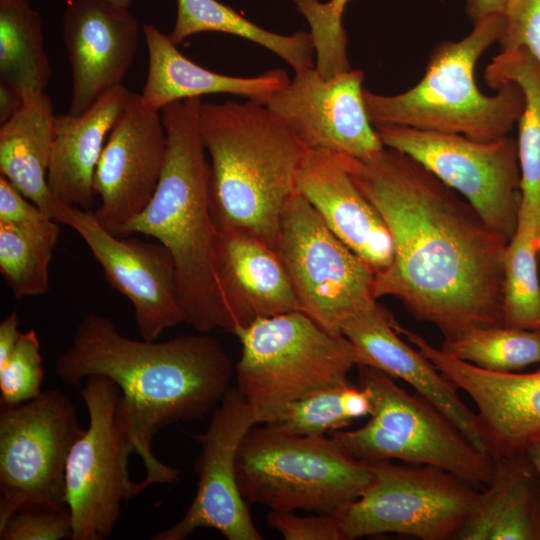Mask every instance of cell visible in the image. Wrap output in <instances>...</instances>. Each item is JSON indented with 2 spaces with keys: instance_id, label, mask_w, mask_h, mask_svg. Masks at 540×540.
Wrapping results in <instances>:
<instances>
[{
  "instance_id": "cell-1",
  "label": "cell",
  "mask_w": 540,
  "mask_h": 540,
  "mask_svg": "<svg viewBox=\"0 0 540 540\" xmlns=\"http://www.w3.org/2000/svg\"><path fill=\"white\" fill-rule=\"evenodd\" d=\"M336 155L393 241V262L376 275L375 298L399 299L444 339L472 327L504 326L509 240L408 154L384 147L370 160Z\"/></svg>"
},
{
  "instance_id": "cell-2",
  "label": "cell",
  "mask_w": 540,
  "mask_h": 540,
  "mask_svg": "<svg viewBox=\"0 0 540 540\" xmlns=\"http://www.w3.org/2000/svg\"><path fill=\"white\" fill-rule=\"evenodd\" d=\"M55 372L69 386L101 375L119 387L121 414L145 468L142 491L181 478L180 470L153 453L154 437L171 424L207 416L233 387L230 357L212 336L199 332L162 342L135 340L99 314L80 321L56 359Z\"/></svg>"
},
{
  "instance_id": "cell-3",
  "label": "cell",
  "mask_w": 540,
  "mask_h": 540,
  "mask_svg": "<svg viewBox=\"0 0 540 540\" xmlns=\"http://www.w3.org/2000/svg\"><path fill=\"white\" fill-rule=\"evenodd\" d=\"M201 98L161 109L167 154L155 193L118 236L155 238L176 266L184 322L207 333L223 325L217 277L215 227L210 203V165L200 132Z\"/></svg>"
},
{
  "instance_id": "cell-4",
  "label": "cell",
  "mask_w": 540,
  "mask_h": 540,
  "mask_svg": "<svg viewBox=\"0 0 540 540\" xmlns=\"http://www.w3.org/2000/svg\"><path fill=\"white\" fill-rule=\"evenodd\" d=\"M199 120L216 229L248 232L277 250L282 213L307 149L279 116L252 100L202 102Z\"/></svg>"
},
{
  "instance_id": "cell-5",
  "label": "cell",
  "mask_w": 540,
  "mask_h": 540,
  "mask_svg": "<svg viewBox=\"0 0 540 540\" xmlns=\"http://www.w3.org/2000/svg\"><path fill=\"white\" fill-rule=\"evenodd\" d=\"M503 27V14L489 16L462 39L437 44L422 79L402 93L381 95L364 89L373 126H406L484 142L507 136L524 110L522 89L504 82L494 88V95H485L474 78L476 62L499 42Z\"/></svg>"
},
{
  "instance_id": "cell-6",
  "label": "cell",
  "mask_w": 540,
  "mask_h": 540,
  "mask_svg": "<svg viewBox=\"0 0 540 540\" xmlns=\"http://www.w3.org/2000/svg\"><path fill=\"white\" fill-rule=\"evenodd\" d=\"M240 341L236 389L257 424H270L291 403L350 382L357 366L352 343L302 311L259 319L232 332Z\"/></svg>"
},
{
  "instance_id": "cell-7",
  "label": "cell",
  "mask_w": 540,
  "mask_h": 540,
  "mask_svg": "<svg viewBox=\"0 0 540 540\" xmlns=\"http://www.w3.org/2000/svg\"><path fill=\"white\" fill-rule=\"evenodd\" d=\"M262 425L248 431L236 458L238 486L248 503L272 511L338 514L371 482V464L332 435H290Z\"/></svg>"
},
{
  "instance_id": "cell-8",
  "label": "cell",
  "mask_w": 540,
  "mask_h": 540,
  "mask_svg": "<svg viewBox=\"0 0 540 540\" xmlns=\"http://www.w3.org/2000/svg\"><path fill=\"white\" fill-rule=\"evenodd\" d=\"M358 385L372 401L365 425L332 436L353 456L372 463L398 460L449 471L477 488L493 475V458L478 449L420 394H409L384 372L357 365Z\"/></svg>"
},
{
  "instance_id": "cell-9",
  "label": "cell",
  "mask_w": 540,
  "mask_h": 540,
  "mask_svg": "<svg viewBox=\"0 0 540 540\" xmlns=\"http://www.w3.org/2000/svg\"><path fill=\"white\" fill-rule=\"evenodd\" d=\"M77 409L56 389L0 409V528L16 512L67 510L65 471L83 434Z\"/></svg>"
},
{
  "instance_id": "cell-10",
  "label": "cell",
  "mask_w": 540,
  "mask_h": 540,
  "mask_svg": "<svg viewBox=\"0 0 540 540\" xmlns=\"http://www.w3.org/2000/svg\"><path fill=\"white\" fill-rule=\"evenodd\" d=\"M80 395L89 423L67 459L66 504L72 540H104L119 520L121 504L142 489L128 471V457L135 452L120 410L119 387L93 375L85 379Z\"/></svg>"
},
{
  "instance_id": "cell-11",
  "label": "cell",
  "mask_w": 540,
  "mask_h": 540,
  "mask_svg": "<svg viewBox=\"0 0 540 540\" xmlns=\"http://www.w3.org/2000/svg\"><path fill=\"white\" fill-rule=\"evenodd\" d=\"M372 479L338 514L346 540L397 533L422 540L455 539L477 487L444 469L372 462Z\"/></svg>"
},
{
  "instance_id": "cell-12",
  "label": "cell",
  "mask_w": 540,
  "mask_h": 540,
  "mask_svg": "<svg viewBox=\"0 0 540 540\" xmlns=\"http://www.w3.org/2000/svg\"><path fill=\"white\" fill-rule=\"evenodd\" d=\"M277 252L301 311L332 334H341L346 319L376 301L375 272L296 191L282 213Z\"/></svg>"
},
{
  "instance_id": "cell-13",
  "label": "cell",
  "mask_w": 540,
  "mask_h": 540,
  "mask_svg": "<svg viewBox=\"0 0 540 540\" xmlns=\"http://www.w3.org/2000/svg\"><path fill=\"white\" fill-rule=\"evenodd\" d=\"M385 147L408 154L463 196L509 241L518 223L521 173L517 141H478L461 134L406 126L375 127Z\"/></svg>"
},
{
  "instance_id": "cell-14",
  "label": "cell",
  "mask_w": 540,
  "mask_h": 540,
  "mask_svg": "<svg viewBox=\"0 0 540 540\" xmlns=\"http://www.w3.org/2000/svg\"><path fill=\"white\" fill-rule=\"evenodd\" d=\"M257 421L241 393L232 387L213 411L204 433L193 434L201 451L195 461L197 489L183 517L152 540H184L212 528L228 540H261L236 475L239 446Z\"/></svg>"
},
{
  "instance_id": "cell-15",
  "label": "cell",
  "mask_w": 540,
  "mask_h": 540,
  "mask_svg": "<svg viewBox=\"0 0 540 540\" xmlns=\"http://www.w3.org/2000/svg\"><path fill=\"white\" fill-rule=\"evenodd\" d=\"M55 220L80 235L107 281L131 302L142 339L156 340L164 330L184 322L176 266L162 243L117 236L99 223L94 212L61 203Z\"/></svg>"
},
{
  "instance_id": "cell-16",
  "label": "cell",
  "mask_w": 540,
  "mask_h": 540,
  "mask_svg": "<svg viewBox=\"0 0 540 540\" xmlns=\"http://www.w3.org/2000/svg\"><path fill=\"white\" fill-rule=\"evenodd\" d=\"M363 71L350 69L331 78L315 68L295 73L266 106L294 132L307 150H323L360 160L376 157L384 145L364 102Z\"/></svg>"
},
{
  "instance_id": "cell-17",
  "label": "cell",
  "mask_w": 540,
  "mask_h": 540,
  "mask_svg": "<svg viewBox=\"0 0 540 540\" xmlns=\"http://www.w3.org/2000/svg\"><path fill=\"white\" fill-rule=\"evenodd\" d=\"M167 154L161 112L132 93L110 130L98 161L93 186L100 197L99 223L119 235L140 214L158 186Z\"/></svg>"
},
{
  "instance_id": "cell-18",
  "label": "cell",
  "mask_w": 540,
  "mask_h": 540,
  "mask_svg": "<svg viewBox=\"0 0 540 540\" xmlns=\"http://www.w3.org/2000/svg\"><path fill=\"white\" fill-rule=\"evenodd\" d=\"M396 330L474 401L492 457L524 452L540 436V367L527 373L485 370L447 354L399 324Z\"/></svg>"
},
{
  "instance_id": "cell-19",
  "label": "cell",
  "mask_w": 540,
  "mask_h": 540,
  "mask_svg": "<svg viewBox=\"0 0 540 540\" xmlns=\"http://www.w3.org/2000/svg\"><path fill=\"white\" fill-rule=\"evenodd\" d=\"M140 25L129 9L105 0H72L63 38L72 70L69 113L79 115L122 85L136 55Z\"/></svg>"
},
{
  "instance_id": "cell-20",
  "label": "cell",
  "mask_w": 540,
  "mask_h": 540,
  "mask_svg": "<svg viewBox=\"0 0 540 540\" xmlns=\"http://www.w3.org/2000/svg\"><path fill=\"white\" fill-rule=\"evenodd\" d=\"M395 324L392 315L375 301L346 319L341 334L354 346L357 365L373 367L405 381L449 418L478 449L487 452L476 413L463 402L451 381L399 337Z\"/></svg>"
},
{
  "instance_id": "cell-21",
  "label": "cell",
  "mask_w": 540,
  "mask_h": 540,
  "mask_svg": "<svg viewBox=\"0 0 540 540\" xmlns=\"http://www.w3.org/2000/svg\"><path fill=\"white\" fill-rule=\"evenodd\" d=\"M216 261L223 329L233 332L259 319L301 311L277 250L253 234L217 230Z\"/></svg>"
},
{
  "instance_id": "cell-22",
  "label": "cell",
  "mask_w": 540,
  "mask_h": 540,
  "mask_svg": "<svg viewBox=\"0 0 540 540\" xmlns=\"http://www.w3.org/2000/svg\"><path fill=\"white\" fill-rule=\"evenodd\" d=\"M295 190L375 275L391 266L394 247L390 232L336 154L307 150L296 172Z\"/></svg>"
},
{
  "instance_id": "cell-23",
  "label": "cell",
  "mask_w": 540,
  "mask_h": 540,
  "mask_svg": "<svg viewBox=\"0 0 540 540\" xmlns=\"http://www.w3.org/2000/svg\"><path fill=\"white\" fill-rule=\"evenodd\" d=\"M132 93L122 84L82 114H55L48 185L59 203L84 210L93 206V178L105 140Z\"/></svg>"
},
{
  "instance_id": "cell-24",
  "label": "cell",
  "mask_w": 540,
  "mask_h": 540,
  "mask_svg": "<svg viewBox=\"0 0 540 540\" xmlns=\"http://www.w3.org/2000/svg\"><path fill=\"white\" fill-rule=\"evenodd\" d=\"M148 52V71L140 94L144 104L157 111L175 101L208 94H233L266 104L290 78L283 69H271L254 77L219 74L186 58L156 26L142 28Z\"/></svg>"
},
{
  "instance_id": "cell-25",
  "label": "cell",
  "mask_w": 540,
  "mask_h": 540,
  "mask_svg": "<svg viewBox=\"0 0 540 540\" xmlns=\"http://www.w3.org/2000/svg\"><path fill=\"white\" fill-rule=\"evenodd\" d=\"M492 458V479L455 540H540L538 473L525 452Z\"/></svg>"
},
{
  "instance_id": "cell-26",
  "label": "cell",
  "mask_w": 540,
  "mask_h": 540,
  "mask_svg": "<svg viewBox=\"0 0 540 540\" xmlns=\"http://www.w3.org/2000/svg\"><path fill=\"white\" fill-rule=\"evenodd\" d=\"M23 100L21 108L0 125V175L55 220L60 203L48 185L53 104L45 92L31 94Z\"/></svg>"
},
{
  "instance_id": "cell-27",
  "label": "cell",
  "mask_w": 540,
  "mask_h": 540,
  "mask_svg": "<svg viewBox=\"0 0 540 540\" xmlns=\"http://www.w3.org/2000/svg\"><path fill=\"white\" fill-rule=\"evenodd\" d=\"M487 85L513 82L523 91L525 106L518 121L521 205L518 219L540 230V66L523 47L501 48L484 71Z\"/></svg>"
},
{
  "instance_id": "cell-28",
  "label": "cell",
  "mask_w": 540,
  "mask_h": 540,
  "mask_svg": "<svg viewBox=\"0 0 540 540\" xmlns=\"http://www.w3.org/2000/svg\"><path fill=\"white\" fill-rule=\"evenodd\" d=\"M208 31L231 34L263 46L287 62L295 73L315 68L314 46L308 32L276 34L217 0H177L170 40L178 45L194 34Z\"/></svg>"
},
{
  "instance_id": "cell-29",
  "label": "cell",
  "mask_w": 540,
  "mask_h": 540,
  "mask_svg": "<svg viewBox=\"0 0 540 540\" xmlns=\"http://www.w3.org/2000/svg\"><path fill=\"white\" fill-rule=\"evenodd\" d=\"M51 76L40 15L30 0H0V79L25 98Z\"/></svg>"
},
{
  "instance_id": "cell-30",
  "label": "cell",
  "mask_w": 540,
  "mask_h": 540,
  "mask_svg": "<svg viewBox=\"0 0 540 540\" xmlns=\"http://www.w3.org/2000/svg\"><path fill=\"white\" fill-rule=\"evenodd\" d=\"M60 234L59 222L0 221V272L15 298L49 291V265Z\"/></svg>"
},
{
  "instance_id": "cell-31",
  "label": "cell",
  "mask_w": 540,
  "mask_h": 540,
  "mask_svg": "<svg viewBox=\"0 0 540 540\" xmlns=\"http://www.w3.org/2000/svg\"><path fill=\"white\" fill-rule=\"evenodd\" d=\"M447 354L485 370L518 372L540 364V332L507 326L472 327L444 339Z\"/></svg>"
},
{
  "instance_id": "cell-32",
  "label": "cell",
  "mask_w": 540,
  "mask_h": 540,
  "mask_svg": "<svg viewBox=\"0 0 540 540\" xmlns=\"http://www.w3.org/2000/svg\"><path fill=\"white\" fill-rule=\"evenodd\" d=\"M372 401L366 390L348 382L313 393L289 404L270 424L299 436H325L354 420L370 416Z\"/></svg>"
},
{
  "instance_id": "cell-33",
  "label": "cell",
  "mask_w": 540,
  "mask_h": 540,
  "mask_svg": "<svg viewBox=\"0 0 540 540\" xmlns=\"http://www.w3.org/2000/svg\"><path fill=\"white\" fill-rule=\"evenodd\" d=\"M539 229L518 220L504 255V326L540 332Z\"/></svg>"
},
{
  "instance_id": "cell-34",
  "label": "cell",
  "mask_w": 540,
  "mask_h": 540,
  "mask_svg": "<svg viewBox=\"0 0 540 540\" xmlns=\"http://www.w3.org/2000/svg\"><path fill=\"white\" fill-rule=\"evenodd\" d=\"M43 377L37 333L21 332L11 355L0 366L1 405H17L37 397L42 392Z\"/></svg>"
},
{
  "instance_id": "cell-35",
  "label": "cell",
  "mask_w": 540,
  "mask_h": 540,
  "mask_svg": "<svg viewBox=\"0 0 540 540\" xmlns=\"http://www.w3.org/2000/svg\"><path fill=\"white\" fill-rule=\"evenodd\" d=\"M67 510H25L13 514L0 528L1 540H72Z\"/></svg>"
},
{
  "instance_id": "cell-36",
  "label": "cell",
  "mask_w": 540,
  "mask_h": 540,
  "mask_svg": "<svg viewBox=\"0 0 540 540\" xmlns=\"http://www.w3.org/2000/svg\"><path fill=\"white\" fill-rule=\"evenodd\" d=\"M503 16L501 48L523 47L540 66V0H510Z\"/></svg>"
},
{
  "instance_id": "cell-37",
  "label": "cell",
  "mask_w": 540,
  "mask_h": 540,
  "mask_svg": "<svg viewBox=\"0 0 540 540\" xmlns=\"http://www.w3.org/2000/svg\"><path fill=\"white\" fill-rule=\"evenodd\" d=\"M266 522L286 540H346L336 514L299 516L293 512L270 510Z\"/></svg>"
},
{
  "instance_id": "cell-38",
  "label": "cell",
  "mask_w": 540,
  "mask_h": 540,
  "mask_svg": "<svg viewBox=\"0 0 540 540\" xmlns=\"http://www.w3.org/2000/svg\"><path fill=\"white\" fill-rule=\"evenodd\" d=\"M49 218L7 178L0 175V221L14 224H30Z\"/></svg>"
},
{
  "instance_id": "cell-39",
  "label": "cell",
  "mask_w": 540,
  "mask_h": 540,
  "mask_svg": "<svg viewBox=\"0 0 540 540\" xmlns=\"http://www.w3.org/2000/svg\"><path fill=\"white\" fill-rule=\"evenodd\" d=\"M350 0H298L299 12L311 24L325 30L343 28L342 17L344 9Z\"/></svg>"
},
{
  "instance_id": "cell-40",
  "label": "cell",
  "mask_w": 540,
  "mask_h": 540,
  "mask_svg": "<svg viewBox=\"0 0 540 540\" xmlns=\"http://www.w3.org/2000/svg\"><path fill=\"white\" fill-rule=\"evenodd\" d=\"M19 324L16 312H11L0 322V366L7 361L17 343L21 334Z\"/></svg>"
},
{
  "instance_id": "cell-41",
  "label": "cell",
  "mask_w": 540,
  "mask_h": 540,
  "mask_svg": "<svg viewBox=\"0 0 540 540\" xmlns=\"http://www.w3.org/2000/svg\"><path fill=\"white\" fill-rule=\"evenodd\" d=\"M510 0H466L465 11L476 22L493 15L504 14Z\"/></svg>"
},
{
  "instance_id": "cell-42",
  "label": "cell",
  "mask_w": 540,
  "mask_h": 540,
  "mask_svg": "<svg viewBox=\"0 0 540 540\" xmlns=\"http://www.w3.org/2000/svg\"><path fill=\"white\" fill-rule=\"evenodd\" d=\"M23 101L22 96L13 87L0 81V125L21 108Z\"/></svg>"
},
{
  "instance_id": "cell-43",
  "label": "cell",
  "mask_w": 540,
  "mask_h": 540,
  "mask_svg": "<svg viewBox=\"0 0 540 540\" xmlns=\"http://www.w3.org/2000/svg\"><path fill=\"white\" fill-rule=\"evenodd\" d=\"M524 452L540 477V436L532 441Z\"/></svg>"
},
{
  "instance_id": "cell-44",
  "label": "cell",
  "mask_w": 540,
  "mask_h": 540,
  "mask_svg": "<svg viewBox=\"0 0 540 540\" xmlns=\"http://www.w3.org/2000/svg\"><path fill=\"white\" fill-rule=\"evenodd\" d=\"M115 6H118V7H121V8H125V9H129L134 0H105Z\"/></svg>"
},
{
  "instance_id": "cell-45",
  "label": "cell",
  "mask_w": 540,
  "mask_h": 540,
  "mask_svg": "<svg viewBox=\"0 0 540 540\" xmlns=\"http://www.w3.org/2000/svg\"><path fill=\"white\" fill-rule=\"evenodd\" d=\"M537 248H538V252L540 253V230L537 237Z\"/></svg>"
}]
</instances>
